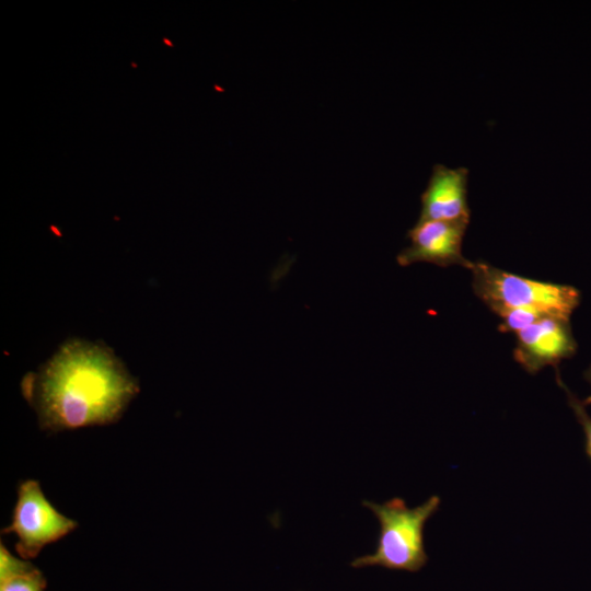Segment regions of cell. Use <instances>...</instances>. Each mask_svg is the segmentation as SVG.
<instances>
[{
	"label": "cell",
	"mask_w": 591,
	"mask_h": 591,
	"mask_svg": "<svg viewBox=\"0 0 591 591\" xmlns=\"http://www.w3.org/2000/svg\"><path fill=\"white\" fill-rule=\"evenodd\" d=\"M45 587V577L36 567L0 581V591H44Z\"/></svg>",
	"instance_id": "cell-10"
},
{
	"label": "cell",
	"mask_w": 591,
	"mask_h": 591,
	"mask_svg": "<svg viewBox=\"0 0 591 591\" xmlns=\"http://www.w3.org/2000/svg\"><path fill=\"white\" fill-rule=\"evenodd\" d=\"M139 384L113 350L71 339L37 372L22 380V394L42 429L72 430L117 421Z\"/></svg>",
	"instance_id": "cell-1"
},
{
	"label": "cell",
	"mask_w": 591,
	"mask_h": 591,
	"mask_svg": "<svg viewBox=\"0 0 591 591\" xmlns=\"http://www.w3.org/2000/svg\"><path fill=\"white\" fill-rule=\"evenodd\" d=\"M467 224L464 221L416 222L407 232L409 245L396 257L398 265L430 263L440 267L457 265L471 269L474 262L462 253Z\"/></svg>",
	"instance_id": "cell-6"
},
{
	"label": "cell",
	"mask_w": 591,
	"mask_h": 591,
	"mask_svg": "<svg viewBox=\"0 0 591 591\" xmlns=\"http://www.w3.org/2000/svg\"><path fill=\"white\" fill-rule=\"evenodd\" d=\"M500 317L498 331L502 333H514L525 329L530 325L541 320L544 315L537 311L530 309H501L495 312Z\"/></svg>",
	"instance_id": "cell-8"
},
{
	"label": "cell",
	"mask_w": 591,
	"mask_h": 591,
	"mask_svg": "<svg viewBox=\"0 0 591 591\" xmlns=\"http://www.w3.org/2000/svg\"><path fill=\"white\" fill-rule=\"evenodd\" d=\"M578 344L568 320L544 316L517 334L513 358L529 374L558 364L575 356Z\"/></svg>",
	"instance_id": "cell-5"
},
{
	"label": "cell",
	"mask_w": 591,
	"mask_h": 591,
	"mask_svg": "<svg viewBox=\"0 0 591 591\" xmlns=\"http://www.w3.org/2000/svg\"><path fill=\"white\" fill-rule=\"evenodd\" d=\"M468 170L434 164L427 187L421 194V209L417 222H470L467 204Z\"/></svg>",
	"instance_id": "cell-7"
},
{
	"label": "cell",
	"mask_w": 591,
	"mask_h": 591,
	"mask_svg": "<svg viewBox=\"0 0 591 591\" xmlns=\"http://www.w3.org/2000/svg\"><path fill=\"white\" fill-rule=\"evenodd\" d=\"M470 270L474 293L494 313L521 308L569 321L581 301L580 291L572 286L530 279L482 260L474 262Z\"/></svg>",
	"instance_id": "cell-3"
},
{
	"label": "cell",
	"mask_w": 591,
	"mask_h": 591,
	"mask_svg": "<svg viewBox=\"0 0 591 591\" xmlns=\"http://www.w3.org/2000/svg\"><path fill=\"white\" fill-rule=\"evenodd\" d=\"M558 385L565 391L568 405L572 409L577 421L581 425L584 433V452L591 461V416L586 409L583 401L578 398L563 382L559 371L555 372Z\"/></svg>",
	"instance_id": "cell-9"
},
{
	"label": "cell",
	"mask_w": 591,
	"mask_h": 591,
	"mask_svg": "<svg viewBox=\"0 0 591 591\" xmlns=\"http://www.w3.org/2000/svg\"><path fill=\"white\" fill-rule=\"evenodd\" d=\"M584 380L590 384L591 386V364L588 367V369L583 372ZM583 404L591 405V395H589L584 401Z\"/></svg>",
	"instance_id": "cell-12"
},
{
	"label": "cell",
	"mask_w": 591,
	"mask_h": 591,
	"mask_svg": "<svg viewBox=\"0 0 591 591\" xmlns=\"http://www.w3.org/2000/svg\"><path fill=\"white\" fill-rule=\"evenodd\" d=\"M380 524L378 545L372 554L355 558L350 566L363 568L379 566L390 570L417 572L428 563L425 548V525L440 508L439 496H430L421 505L409 508L398 497L384 503L364 500Z\"/></svg>",
	"instance_id": "cell-2"
},
{
	"label": "cell",
	"mask_w": 591,
	"mask_h": 591,
	"mask_svg": "<svg viewBox=\"0 0 591 591\" xmlns=\"http://www.w3.org/2000/svg\"><path fill=\"white\" fill-rule=\"evenodd\" d=\"M77 525L74 520L50 503L38 482L27 479L19 485L12 521L2 532L15 534L18 554L30 560L45 546L68 535Z\"/></svg>",
	"instance_id": "cell-4"
},
{
	"label": "cell",
	"mask_w": 591,
	"mask_h": 591,
	"mask_svg": "<svg viewBox=\"0 0 591 591\" xmlns=\"http://www.w3.org/2000/svg\"><path fill=\"white\" fill-rule=\"evenodd\" d=\"M35 567L30 560L13 556L1 543L0 545V581L28 571Z\"/></svg>",
	"instance_id": "cell-11"
}]
</instances>
